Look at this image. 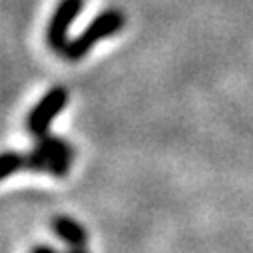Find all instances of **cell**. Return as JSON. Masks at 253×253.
<instances>
[{
	"mask_svg": "<svg viewBox=\"0 0 253 253\" xmlns=\"http://www.w3.org/2000/svg\"><path fill=\"white\" fill-rule=\"evenodd\" d=\"M76 158V150L70 142L54 134L36 138L34 148L26 154V169L36 173H48L54 177H66Z\"/></svg>",
	"mask_w": 253,
	"mask_h": 253,
	"instance_id": "cell-1",
	"label": "cell"
},
{
	"mask_svg": "<svg viewBox=\"0 0 253 253\" xmlns=\"http://www.w3.org/2000/svg\"><path fill=\"white\" fill-rule=\"evenodd\" d=\"M126 24V18L122 14V10L118 8H108L104 12H100L96 18L90 20V24L76 36L68 42L66 50L62 52L66 60H82L98 42H102L104 38H110V36H116Z\"/></svg>",
	"mask_w": 253,
	"mask_h": 253,
	"instance_id": "cell-2",
	"label": "cell"
},
{
	"mask_svg": "<svg viewBox=\"0 0 253 253\" xmlns=\"http://www.w3.org/2000/svg\"><path fill=\"white\" fill-rule=\"evenodd\" d=\"M70 94L64 86H54L50 88L38 102L36 106L28 112L26 118V130L30 132V136L38 138L50 132L52 122L56 120V116L68 106Z\"/></svg>",
	"mask_w": 253,
	"mask_h": 253,
	"instance_id": "cell-3",
	"label": "cell"
},
{
	"mask_svg": "<svg viewBox=\"0 0 253 253\" xmlns=\"http://www.w3.org/2000/svg\"><path fill=\"white\" fill-rule=\"evenodd\" d=\"M86 0H60L46 26V42L54 52H64L70 38V26L80 16Z\"/></svg>",
	"mask_w": 253,
	"mask_h": 253,
	"instance_id": "cell-4",
	"label": "cell"
},
{
	"mask_svg": "<svg viewBox=\"0 0 253 253\" xmlns=\"http://www.w3.org/2000/svg\"><path fill=\"white\" fill-rule=\"evenodd\" d=\"M52 231L60 241H64L70 247L88 245V229L68 215H56L52 219Z\"/></svg>",
	"mask_w": 253,
	"mask_h": 253,
	"instance_id": "cell-5",
	"label": "cell"
},
{
	"mask_svg": "<svg viewBox=\"0 0 253 253\" xmlns=\"http://www.w3.org/2000/svg\"><path fill=\"white\" fill-rule=\"evenodd\" d=\"M0 168H2L0 169V177L6 179L10 175L26 169V156H22V154H18L14 150H6L2 154V160H0Z\"/></svg>",
	"mask_w": 253,
	"mask_h": 253,
	"instance_id": "cell-6",
	"label": "cell"
},
{
	"mask_svg": "<svg viewBox=\"0 0 253 253\" xmlns=\"http://www.w3.org/2000/svg\"><path fill=\"white\" fill-rule=\"evenodd\" d=\"M30 253H58V251H56L54 247H50V245H46V243H40V245H34Z\"/></svg>",
	"mask_w": 253,
	"mask_h": 253,
	"instance_id": "cell-7",
	"label": "cell"
},
{
	"mask_svg": "<svg viewBox=\"0 0 253 253\" xmlns=\"http://www.w3.org/2000/svg\"><path fill=\"white\" fill-rule=\"evenodd\" d=\"M64 253H90L86 245H78V247H68Z\"/></svg>",
	"mask_w": 253,
	"mask_h": 253,
	"instance_id": "cell-8",
	"label": "cell"
}]
</instances>
